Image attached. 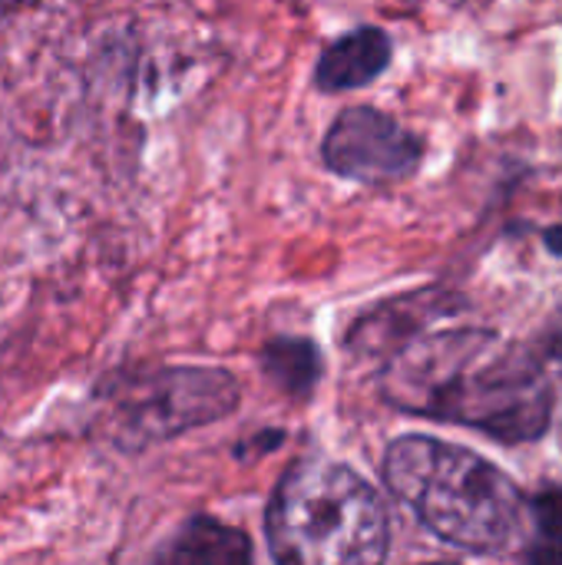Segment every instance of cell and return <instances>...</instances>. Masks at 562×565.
Instances as JSON below:
<instances>
[{"instance_id":"obj_10","label":"cell","mask_w":562,"mask_h":565,"mask_svg":"<svg viewBox=\"0 0 562 565\" xmlns=\"http://www.w3.org/2000/svg\"><path fill=\"white\" fill-rule=\"evenodd\" d=\"M530 520H533V550L527 553V559L537 563H560L562 559V490H547L540 493L530 507Z\"/></svg>"},{"instance_id":"obj_5","label":"cell","mask_w":562,"mask_h":565,"mask_svg":"<svg viewBox=\"0 0 562 565\" xmlns=\"http://www.w3.org/2000/svg\"><path fill=\"white\" fill-rule=\"evenodd\" d=\"M321 159L341 179L388 185L407 179L421 166L424 142L384 109L348 106L328 126Z\"/></svg>"},{"instance_id":"obj_7","label":"cell","mask_w":562,"mask_h":565,"mask_svg":"<svg viewBox=\"0 0 562 565\" xmlns=\"http://www.w3.org/2000/svg\"><path fill=\"white\" fill-rule=\"evenodd\" d=\"M457 305H450V298H444L441 291H417L407 298H394L388 305H381L378 311H371L368 318H361L351 331V348L354 351H394L397 344H404L407 338L421 334L424 324H431L434 318L450 315Z\"/></svg>"},{"instance_id":"obj_1","label":"cell","mask_w":562,"mask_h":565,"mask_svg":"<svg viewBox=\"0 0 562 565\" xmlns=\"http://www.w3.org/2000/svg\"><path fill=\"white\" fill-rule=\"evenodd\" d=\"M381 397L414 417L474 427L503 444L547 434L553 384L533 348L484 328L421 331L381 367Z\"/></svg>"},{"instance_id":"obj_8","label":"cell","mask_w":562,"mask_h":565,"mask_svg":"<svg viewBox=\"0 0 562 565\" xmlns=\"http://www.w3.org/2000/svg\"><path fill=\"white\" fill-rule=\"evenodd\" d=\"M252 553V540L242 530H232L212 516H195L189 520L172 543L159 553V559L166 563H185V565H235L248 563Z\"/></svg>"},{"instance_id":"obj_11","label":"cell","mask_w":562,"mask_h":565,"mask_svg":"<svg viewBox=\"0 0 562 565\" xmlns=\"http://www.w3.org/2000/svg\"><path fill=\"white\" fill-rule=\"evenodd\" d=\"M282 444H285V434H282V430H262V434L255 437V444H252V447H255L258 454H268V450H278ZM245 450H248V444H245V447H238L235 454L242 457Z\"/></svg>"},{"instance_id":"obj_6","label":"cell","mask_w":562,"mask_h":565,"mask_svg":"<svg viewBox=\"0 0 562 565\" xmlns=\"http://www.w3.org/2000/svg\"><path fill=\"white\" fill-rule=\"evenodd\" d=\"M394 56V43L381 26H358L321 50L315 63V86L325 93H344L374 83Z\"/></svg>"},{"instance_id":"obj_4","label":"cell","mask_w":562,"mask_h":565,"mask_svg":"<svg viewBox=\"0 0 562 565\" xmlns=\"http://www.w3.org/2000/svg\"><path fill=\"white\" fill-rule=\"evenodd\" d=\"M238 381L222 367L162 364L103 377L96 427L123 454H142L195 427L225 420L238 407Z\"/></svg>"},{"instance_id":"obj_3","label":"cell","mask_w":562,"mask_h":565,"mask_svg":"<svg viewBox=\"0 0 562 565\" xmlns=\"http://www.w3.org/2000/svg\"><path fill=\"white\" fill-rule=\"evenodd\" d=\"M268 550L288 565H374L388 559L391 520L378 490L335 460H301L265 510Z\"/></svg>"},{"instance_id":"obj_2","label":"cell","mask_w":562,"mask_h":565,"mask_svg":"<svg viewBox=\"0 0 562 565\" xmlns=\"http://www.w3.org/2000/svg\"><path fill=\"white\" fill-rule=\"evenodd\" d=\"M381 473L424 530L464 553H503L523 530L527 503L520 490L467 447L421 434L397 437Z\"/></svg>"},{"instance_id":"obj_12","label":"cell","mask_w":562,"mask_h":565,"mask_svg":"<svg viewBox=\"0 0 562 565\" xmlns=\"http://www.w3.org/2000/svg\"><path fill=\"white\" fill-rule=\"evenodd\" d=\"M543 242H547V248H550L553 255H562V225H556V228H547Z\"/></svg>"},{"instance_id":"obj_9","label":"cell","mask_w":562,"mask_h":565,"mask_svg":"<svg viewBox=\"0 0 562 565\" xmlns=\"http://www.w3.org/2000/svg\"><path fill=\"white\" fill-rule=\"evenodd\" d=\"M258 361L265 377L288 397H308L325 371L321 351L308 338H275L262 348Z\"/></svg>"}]
</instances>
